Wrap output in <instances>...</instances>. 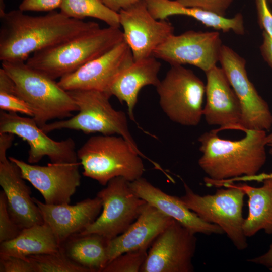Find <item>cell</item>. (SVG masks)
Wrapping results in <instances>:
<instances>
[{
    "instance_id": "6da1fadb",
    "label": "cell",
    "mask_w": 272,
    "mask_h": 272,
    "mask_svg": "<svg viewBox=\"0 0 272 272\" xmlns=\"http://www.w3.org/2000/svg\"><path fill=\"white\" fill-rule=\"evenodd\" d=\"M0 60L26 61L31 54L100 28L52 11L33 16L18 10L0 16Z\"/></svg>"
},
{
    "instance_id": "7a4b0ae2",
    "label": "cell",
    "mask_w": 272,
    "mask_h": 272,
    "mask_svg": "<svg viewBox=\"0 0 272 272\" xmlns=\"http://www.w3.org/2000/svg\"><path fill=\"white\" fill-rule=\"evenodd\" d=\"M219 129L198 139L202 155L198 163L208 179L221 181L258 174L266 160V131L248 129L245 137L231 141L220 138Z\"/></svg>"
},
{
    "instance_id": "3957f363",
    "label": "cell",
    "mask_w": 272,
    "mask_h": 272,
    "mask_svg": "<svg viewBox=\"0 0 272 272\" xmlns=\"http://www.w3.org/2000/svg\"><path fill=\"white\" fill-rule=\"evenodd\" d=\"M124 40L120 27L99 28L36 52L26 63L55 80L75 72Z\"/></svg>"
},
{
    "instance_id": "277c9868",
    "label": "cell",
    "mask_w": 272,
    "mask_h": 272,
    "mask_svg": "<svg viewBox=\"0 0 272 272\" xmlns=\"http://www.w3.org/2000/svg\"><path fill=\"white\" fill-rule=\"evenodd\" d=\"M83 174L106 186L112 179L122 177L129 182L141 177L145 171L137 151L121 136H92L77 150Z\"/></svg>"
},
{
    "instance_id": "5b68a950",
    "label": "cell",
    "mask_w": 272,
    "mask_h": 272,
    "mask_svg": "<svg viewBox=\"0 0 272 272\" xmlns=\"http://www.w3.org/2000/svg\"><path fill=\"white\" fill-rule=\"evenodd\" d=\"M2 68L14 81L17 95L33 109L32 118L40 128L51 120L71 117L78 111L73 98L58 82L25 61H3Z\"/></svg>"
},
{
    "instance_id": "8992f818",
    "label": "cell",
    "mask_w": 272,
    "mask_h": 272,
    "mask_svg": "<svg viewBox=\"0 0 272 272\" xmlns=\"http://www.w3.org/2000/svg\"><path fill=\"white\" fill-rule=\"evenodd\" d=\"M78 107V113L67 119L48 123L41 128L48 133L63 129L81 131L86 134L100 133L122 137L140 153L130 133L124 111L115 110L109 101L111 95L93 90L67 91Z\"/></svg>"
},
{
    "instance_id": "52a82bcc",
    "label": "cell",
    "mask_w": 272,
    "mask_h": 272,
    "mask_svg": "<svg viewBox=\"0 0 272 272\" xmlns=\"http://www.w3.org/2000/svg\"><path fill=\"white\" fill-rule=\"evenodd\" d=\"M185 194L178 197L190 210L204 221L219 226L234 246L243 250L248 246L243 230L245 219L242 209L244 192L231 183H224L225 188L217 189L213 194L200 195L183 182Z\"/></svg>"
},
{
    "instance_id": "ba28073f",
    "label": "cell",
    "mask_w": 272,
    "mask_h": 272,
    "mask_svg": "<svg viewBox=\"0 0 272 272\" xmlns=\"http://www.w3.org/2000/svg\"><path fill=\"white\" fill-rule=\"evenodd\" d=\"M156 87L160 106L169 119L181 125H197L203 116L206 85L194 72L171 65Z\"/></svg>"
},
{
    "instance_id": "9c48e42d",
    "label": "cell",
    "mask_w": 272,
    "mask_h": 272,
    "mask_svg": "<svg viewBox=\"0 0 272 272\" xmlns=\"http://www.w3.org/2000/svg\"><path fill=\"white\" fill-rule=\"evenodd\" d=\"M102 200V212L82 234L96 233L111 240L126 231L146 204L122 177L110 180L97 194Z\"/></svg>"
},
{
    "instance_id": "30bf717a",
    "label": "cell",
    "mask_w": 272,
    "mask_h": 272,
    "mask_svg": "<svg viewBox=\"0 0 272 272\" xmlns=\"http://www.w3.org/2000/svg\"><path fill=\"white\" fill-rule=\"evenodd\" d=\"M219 62L240 103L242 130H269L272 113L267 103L248 78L245 59L230 47L223 45Z\"/></svg>"
},
{
    "instance_id": "8fae6325",
    "label": "cell",
    "mask_w": 272,
    "mask_h": 272,
    "mask_svg": "<svg viewBox=\"0 0 272 272\" xmlns=\"http://www.w3.org/2000/svg\"><path fill=\"white\" fill-rule=\"evenodd\" d=\"M173 219L151 245L140 272H191L196 238Z\"/></svg>"
},
{
    "instance_id": "7c38bea8",
    "label": "cell",
    "mask_w": 272,
    "mask_h": 272,
    "mask_svg": "<svg viewBox=\"0 0 272 272\" xmlns=\"http://www.w3.org/2000/svg\"><path fill=\"white\" fill-rule=\"evenodd\" d=\"M223 44L218 31L189 30L169 37L152 56L171 65L190 64L205 73L217 66Z\"/></svg>"
},
{
    "instance_id": "4fadbf2b",
    "label": "cell",
    "mask_w": 272,
    "mask_h": 272,
    "mask_svg": "<svg viewBox=\"0 0 272 272\" xmlns=\"http://www.w3.org/2000/svg\"><path fill=\"white\" fill-rule=\"evenodd\" d=\"M10 133L25 141L29 146L28 162L35 164L47 156L51 163H68L79 161L75 141L68 138L54 140L39 127L32 118L17 113L1 110L0 133Z\"/></svg>"
},
{
    "instance_id": "5bb4252c",
    "label": "cell",
    "mask_w": 272,
    "mask_h": 272,
    "mask_svg": "<svg viewBox=\"0 0 272 272\" xmlns=\"http://www.w3.org/2000/svg\"><path fill=\"white\" fill-rule=\"evenodd\" d=\"M124 41L134 61L152 56L154 50L174 34V27L166 20L155 19L142 0L118 12Z\"/></svg>"
},
{
    "instance_id": "9a60e30c",
    "label": "cell",
    "mask_w": 272,
    "mask_h": 272,
    "mask_svg": "<svg viewBox=\"0 0 272 272\" xmlns=\"http://www.w3.org/2000/svg\"><path fill=\"white\" fill-rule=\"evenodd\" d=\"M9 159L20 168L23 178L41 194L48 205L69 203L81 182L80 162H50L46 166L27 163L13 157Z\"/></svg>"
},
{
    "instance_id": "2e32d148",
    "label": "cell",
    "mask_w": 272,
    "mask_h": 272,
    "mask_svg": "<svg viewBox=\"0 0 272 272\" xmlns=\"http://www.w3.org/2000/svg\"><path fill=\"white\" fill-rule=\"evenodd\" d=\"M133 62L131 50L124 40L75 72L61 77L58 84L66 91L93 90L111 95L110 89L117 76Z\"/></svg>"
},
{
    "instance_id": "e0dca14e",
    "label": "cell",
    "mask_w": 272,
    "mask_h": 272,
    "mask_svg": "<svg viewBox=\"0 0 272 272\" xmlns=\"http://www.w3.org/2000/svg\"><path fill=\"white\" fill-rule=\"evenodd\" d=\"M205 73L206 103L203 116L207 123L219 126L220 131L242 130L240 103L224 70L216 66Z\"/></svg>"
},
{
    "instance_id": "ac0fdd59",
    "label": "cell",
    "mask_w": 272,
    "mask_h": 272,
    "mask_svg": "<svg viewBox=\"0 0 272 272\" xmlns=\"http://www.w3.org/2000/svg\"><path fill=\"white\" fill-rule=\"evenodd\" d=\"M8 149L0 147V185L5 192L9 213L24 229L44 223L39 209L19 167L7 156Z\"/></svg>"
},
{
    "instance_id": "d6986e66",
    "label": "cell",
    "mask_w": 272,
    "mask_h": 272,
    "mask_svg": "<svg viewBox=\"0 0 272 272\" xmlns=\"http://www.w3.org/2000/svg\"><path fill=\"white\" fill-rule=\"evenodd\" d=\"M43 219L52 230L61 245L71 236L80 233L98 218L102 209L101 199L97 196L87 198L75 205H48L36 198Z\"/></svg>"
},
{
    "instance_id": "ffe728a7",
    "label": "cell",
    "mask_w": 272,
    "mask_h": 272,
    "mask_svg": "<svg viewBox=\"0 0 272 272\" xmlns=\"http://www.w3.org/2000/svg\"><path fill=\"white\" fill-rule=\"evenodd\" d=\"M130 186L140 198L164 215L177 221L194 234H224L219 226L204 221L188 209L178 197L166 193L143 177L130 182Z\"/></svg>"
},
{
    "instance_id": "44dd1931",
    "label": "cell",
    "mask_w": 272,
    "mask_h": 272,
    "mask_svg": "<svg viewBox=\"0 0 272 272\" xmlns=\"http://www.w3.org/2000/svg\"><path fill=\"white\" fill-rule=\"evenodd\" d=\"M173 220V218L146 203L138 218L127 229L109 240V262L125 252L148 249Z\"/></svg>"
},
{
    "instance_id": "7402d4cb",
    "label": "cell",
    "mask_w": 272,
    "mask_h": 272,
    "mask_svg": "<svg viewBox=\"0 0 272 272\" xmlns=\"http://www.w3.org/2000/svg\"><path fill=\"white\" fill-rule=\"evenodd\" d=\"M161 66L153 56L134 61L118 74L111 85L110 94L121 103H125L132 121H135L133 111L140 90L147 85L157 86L160 81L158 74Z\"/></svg>"
},
{
    "instance_id": "603a6c76",
    "label": "cell",
    "mask_w": 272,
    "mask_h": 272,
    "mask_svg": "<svg viewBox=\"0 0 272 272\" xmlns=\"http://www.w3.org/2000/svg\"><path fill=\"white\" fill-rule=\"evenodd\" d=\"M147 4L152 15L158 20H166L173 15H184L216 30L223 32L232 31L238 35L245 33L243 17L241 13L226 18L199 8L183 6L176 0H147Z\"/></svg>"
},
{
    "instance_id": "cb8c5ba5",
    "label": "cell",
    "mask_w": 272,
    "mask_h": 272,
    "mask_svg": "<svg viewBox=\"0 0 272 272\" xmlns=\"http://www.w3.org/2000/svg\"><path fill=\"white\" fill-rule=\"evenodd\" d=\"M109 240L96 233H78L69 237L60 248L69 258L90 272H102L109 262Z\"/></svg>"
},
{
    "instance_id": "d4e9b609",
    "label": "cell",
    "mask_w": 272,
    "mask_h": 272,
    "mask_svg": "<svg viewBox=\"0 0 272 272\" xmlns=\"http://www.w3.org/2000/svg\"><path fill=\"white\" fill-rule=\"evenodd\" d=\"M60 250V245L52 230L45 223L24 228L16 238L0 244V255L23 258L56 253Z\"/></svg>"
},
{
    "instance_id": "484cf974",
    "label": "cell",
    "mask_w": 272,
    "mask_h": 272,
    "mask_svg": "<svg viewBox=\"0 0 272 272\" xmlns=\"http://www.w3.org/2000/svg\"><path fill=\"white\" fill-rule=\"evenodd\" d=\"M262 182L263 185L259 187L230 183L242 190L248 197V214L243 225L246 237L254 235L261 230L272 234V178L264 179Z\"/></svg>"
},
{
    "instance_id": "4316f807",
    "label": "cell",
    "mask_w": 272,
    "mask_h": 272,
    "mask_svg": "<svg viewBox=\"0 0 272 272\" xmlns=\"http://www.w3.org/2000/svg\"><path fill=\"white\" fill-rule=\"evenodd\" d=\"M59 9L61 13L71 18L83 20L92 17L109 26L120 27L118 13L110 9L101 0H62Z\"/></svg>"
},
{
    "instance_id": "83f0119b",
    "label": "cell",
    "mask_w": 272,
    "mask_h": 272,
    "mask_svg": "<svg viewBox=\"0 0 272 272\" xmlns=\"http://www.w3.org/2000/svg\"><path fill=\"white\" fill-rule=\"evenodd\" d=\"M27 258L34 272H90L69 258L61 248L56 253L30 255Z\"/></svg>"
},
{
    "instance_id": "f1b7e54d",
    "label": "cell",
    "mask_w": 272,
    "mask_h": 272,
    "mask_svg": "<svg viewBox=\"0 0 272 272\" xmlns=\"http://www.w3.org/2000/svg\"><path fill=\"white\" fill-rule=\"evenodd\" d=\"M147 253V249L125 252L110 261L102 272H140Z\"/></svg>"
},
{
    "instance_id": "f546056e",
    "label": "cell",
    "mask_w": 272,
    "mask_h": 272,
    "mask_svg": "<svg viewBox=\"0 0 272 272\" xmlns=\"http://www.w3.org/2000/svg\"><path fill=\"white\" fill-rule=\"evenodd\" d=\"M21 229L12 218L8 207L7 199L5 192H0V243L16 238Z\"/></svg>"
},
{
    "instance_id": "4dcf8cb0",
    "label": "cell",
    "mask_w": 272,
    "mask_h": 272,
    "mask_svg": "<svg viewBox=\"0 0 272 272\" xmlns=\"http://www.w3.org/2000/svg\"><path fill=\"white\" fill-rule=\"evenodd\" d=\"M0 109L8 112H19L32 117L34 115L32 107L15 92H0Z\"/></svg>"
},
{
    "instance_id": "1f68e13d",
    "label": "cell",
    "mask_w": 272,
    "mask_h": 272,
    "mask_svg": "<svg viewBox=\"0 0 272 272\" xmlns=\"http://www.w3.org/2000/svg\"><path fill=\"white\" fill-rule=\"evenodd\" d=\"M183 6L197 8L225 17L234 0H176Z\"/></svg>"
},
{
    "instance_id": "d6a6232c",
    "label": "cell",
    "mask_w": 272,
    "mask_h": 272,
    "mask_svg": "<svg viewBox=\"0 0 272 272\" xmlns=\"http://www.w3.org/2000/svg\"><path fill=\"white\" fill-rule=\"evenodd\" d=\"M0 272H34V269L27 257L0 255Z\"/></svg>"
},
{
    "instance_id": "836d02e7",
    "label": "cell",
    "mask_w": 272,
    "mask_h": 272,
    "mask_svg": "<svg viewBox=\"0 0 272 272\" xmlns=\"http://www.w3.org/2000/svg\"><path fill=\"white\" fill-rule=\"evenodd\" d=\"M62 0H22L18 9L22 11L51 12L60 8Z\"/></svg>"
},
{
    "instance_id": "e575fe53",
    "label": "cell",
    "mask_w": 272,
    "mask_h": 272,
    "mask_svg": "<svg viewBox=\"0 0 272 272\" xmlns=\"http://www.w3.org/2000/svg\"><path fill=\"white\" fill-rule=\"evenodd\" d=\"M258 24L263 32L272 37V12L268 0H255Z\"/></svg>"
},
{
    "instance_id": "d590c367",
    "label": "cell",
    "mask_w": 272,
    "mask_h": 272,
    "mask_svg": "<svg viewBox=\"0 0 272 272\" xmlns=\"http://www.w3.org/2000/svg\"><path fill=\"white\" fill-rule=\"evenodd\" d=\"M263 40L260 46V50L262 57L272 68V37L263 31Z\"/></svg>"
},
{
    "instance_id": "8d00e7d4",
    "label": "cell",
    "mask_w": 272,
    "mask_h": 272,
    "mask_svg": "<svg viewBox=\"0 0 272 272\" xmlns=\"http://www.w3.org/2000/svg\"><path fill=\"white\" fill-rule=\"evenodd\" d=\"M142 0H101L111 10L118 13Z\"/></svg>"
},
{
    "instance_id": "74e56055",
    "label": "cell",
    "mask_w": 272,
    "mask_h": 272,
    "mask_svg": "<svg viewBox=\"0 0 272 272\" xmlns=\"http://www.w3.org/2000/svg\"><path fill=\"white\" fill-rule=\"evenodd\" d=\"M247 261L265 266L272 270V243L265 253L258 257L248 259Z\"/></svg>"
},
{
    "instance_id": "f35d334b",
    "label": "cell",
    "mask_w": 272,
    "mask_h": 272,
    "mask_svg": "<svg viewBox=\"0 0 272 272\" xmlns=\"http://www.w3.org/2000/svg\"><path fill=\"white\" fill-rule=\"evenodd\" d=\"M268 145L272 146V142L268 144ZM270 154L272 155V148L269 151ZM272 178V173H261L259 174H256L251 176H241L229 180L230 182H234L235 181H255L257 182H262L263 180Z\"/></svg>"
},
{
    "instance_id": "ab89813d",
    "label": "cell",
    "mask_w": 272,
    "mask_h": 272,
    "mask_svg": "<svg viewBox=\"0 0 272 272\" xmlns=\"http://www.w3.org/2000/svg\"><path fill=\"white\" fill-rule=\"evenodd\" d=\"M5 4L4 0H0V16L5 13Z\"/></svg>"
},
{
    "instance_id": "60d3db41",
    "label": "cell",
    "mask_w": 272,
    "mask_h": 272,
    "mask_svg": "<svg viewBox=\"0 0 272 272\" xmlns=\"http://www.w3.org/2000/svg\"><path fill=\"white\" fill-rule=\"evenodd\" d=\"M266 142L267 145L272 142V132L270 134L266 135Z\"/></svg>"
},
{
    "instance_id": "b9f144b4",
    "label": "cell",
    "mask_w": 272,
    "mask_h": 272,
    "mask_svg": "<svg viewBox=\"0 0 272 272\" xmlns=\"http://www.w3.org/2000/svg\"><path fill=\"white\" fill-rule=\"evenodd\" d=\"M268 2L272 4V0H268Z\"/></svg>"
}]
</instances>
